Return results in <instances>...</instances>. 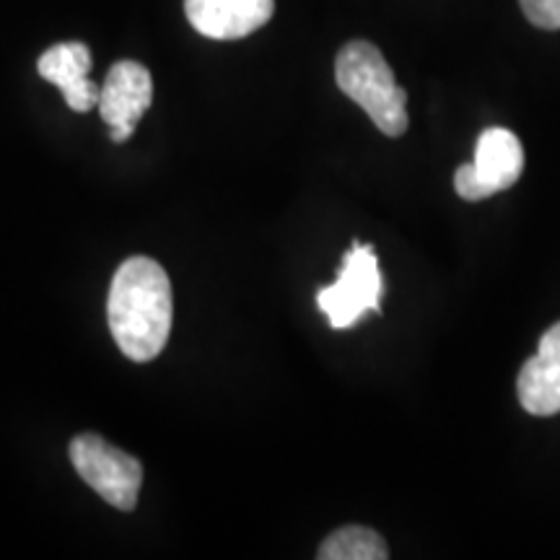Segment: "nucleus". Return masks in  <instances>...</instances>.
<instances>
[{
	"mask_svg": "<svg viewBox=\"0 0 560 560\" xmlns=\"http://www.w3.org/2000/svg\"><path fill=\"white\" fill-rule=\"evenodd\" d=\"M174 296L166 270L151 257H128L109 285V332L122 355L149 363L166 348L172 332Z\"/></svg>",
	"mask_w": 560,
	"mask_h": 560,
	"instance_id": "obj_1",
	"label": "nucleus"
},
{
	"mask_svg": "<svg viewBox=\"0 0 560 560\" xmlns=\"http://www.w3.org/2000/svg\"><path fill=\"white\" fill-rule=\"evenodd\" d=\"M335 81L384 136L400 138L408 130V91L397 86L380 47L363 39L348 42L335 60Z\"/></svg>",
	"mask_w": 560,
	"mask_h": 560,
	"instance_id": "obj_2",
	"label": "nucleus"
},
{
	"mask_svg": "<svg viewBox=\"0 0 560 560\" xmlns=\"http://www.w3.org/2000/svg\"><path fill=\"white\" fill-rule=\"evenodd\" d=\"M70 462L83 482L94 488L109 506L120 511L136 509L143 465L132 454L109 444L100 433H81L70 441Z\"/></svg>",
	"mask_w": 560,
	"mask_h": 560,
	"instance_id": "obj_3",
	"label": "nucleus"
},
{
	"mask_svg": "<svg viewBox=\"0 0 560 560\" xmlns=\"http://www.w3.org/2000/svg\"><path fill=\"white\" fill-rule=\"evenodd\" d=\"M382 291L384 280L374 247L353 242V247L342 257L338 280L317 293V306L330 319V327L348 330L366 312L382 310Z\"/></svg>",
	"mask_w": 560,
	"mask_h": 560,
	"instance_id": "obj_4",
	"label": "nucleus"
},
{
	"mask_svg": "<svg viewBox=\"0 0 560 560\" xmlns=\"http://www.w3.org/2000/svg\"><path fill=\"white\" fill-rule=\"evenodd\" d=\"M522 170L524 149L520 138L506 128H488L480 132L472 164H462L454 174V190L462 200H486L514 187Z\"/></svg>",
	"mask_w": 560,
	"mask_h": 560,
	"instance_id": "obj_5",
	"label": "nucleus"
},
{
	"mask_svg": "<svg viewBox=\"0 0 560 560\" xmlns=\"http://www.w3.org/2000/svg\"><path fill=\"white\" fill-rule=\"evenodd\" d=\"M153 102V79L149 68L136 60H120L109 68L102 83L100 115L109 125V138L125 143L136 130L140 117Z\"/></svg>",
	"mask_w": 560,
	"mask_h": 560,
	"instance_id": "obj_6",
	"label": "nucleus"
},
{
	"mask_svg": "<svg viewBox=\"0 0 560 560\" xmlns=\"http://www.w3.org/2000/svg\"><path fill=\"white\" fill-rule=\"evenodd\" d=\"M276 0H185L187 21L208 39H242L272 19Z\"/></svg>",
	"mask_w": 560,
	"mask_h": 560,
	"instance_id": "obj_7",
	"label": "nucleus"
},
{
	"mask_svg": "<svg viewBox=\"0 0 560 560\" xmlns=\"http://www.w3.org/2000/svg\"><path fill=\"white\" fill-rule=\"evenodd\" d=\"M516 395L529 416L548 418L560 412V322L542 335L537 355L524 363Z\"/></svg>",
	"mask_w": 560,
	"mask_h": 560,
	"instance_id": "obj_8",
	"label": "nucleus"
},
{
	"mask_svg": "<svg viewBox=\"0 0 560 560\" xmlns=\"http://www.w3.org/2000/svg\"><path fill=\"white\" fill-rule=\"evenodd\" d=\"M39 75L55 83L66 96V104L73 112H89L100 107L102 86L89 79L91 50L83 42H62L42 55L37 62Z\"/></svg>",
	"mask_w": 560,
	"mask_h": 560,
	"instance_id": "obj_9",
	"label": "nucleus"
},
{
	"mask_svg": "<svg viewBox=\"0 0 560 560\" xmlns=\"http://www.w3.org/2000/svg\"><path fill=\"white\" fill-rule=\"evenodd\" d=\"M319 560H384L387 542L369 527H342L332 532L317 552Z\"/></svg>",
	"mask_w": 560,
	"mask_h": 560,
	"instance_id": "obj_10",
	"label": "nucleus"
},
{
	"mask_svg": "<svg viewBox=\"0 0 560 560\" xmlns=\"http://www.w3.org/2000/svg\"><path fill=\"white\" fill-rule=\"evenodd\" d=\"M524 16L540 30H560V0H520Z\"/></svg>",
	"mask_w": 560,
	"mask_h": 560,
	"instance_id": "obj_11",
	"label": "nucleus"
}]
</instances>
